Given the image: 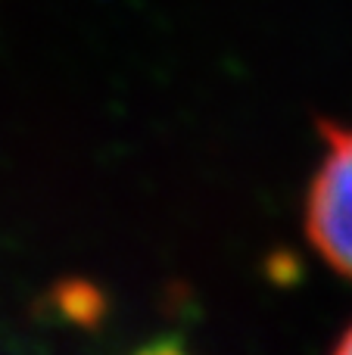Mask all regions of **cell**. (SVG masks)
I'll return each instance as SVG.
<instances>
[{"label":"cell","mask_w":352,"mask_h":355,"mask_svg":"<svg viewBox=\"0 0 352 355\" xmlns=\"http://www.w3.org/2000/svg\"><path fill=\"white\" fill-rule=\"evenodd\" d=\"M134 355H187V349L178 343H150L143 349H137Z\"/></svg>","instance_id":"cell-2"},{"label":"cell","mask_w":352,"mask_h":355,"mask_svg":"<svg viewBox=\"0 0 352 355\" xmlns=\"http://www.w3.org/2000/svg\"><path fill=\"white\" fill-rule=\"evenodd\" d=\"M324 150L303 200V231L331 271L352 281V125L324 122Z\"/></svg>","instance_id":"cell-1"},{"label":"cell","mask_w":352,"mask_h":355,"mask_svg":"<svg viewBox=\"0 0 352 355\" xmlns=\"http://www.w3.org/2000/svg\"><path fill=\"white\" fill-rule=\"evenodd\" d=\"M331 355H352V324L340 334V337H337V343H334V349H331Z\"/></svg>","instance_id":"cell-3"}]
</instances>
